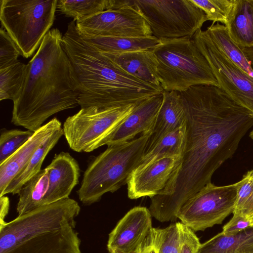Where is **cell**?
Masks as SVG:
<instances>
[{
    "label": "cell",
    "instance_id": "obj_2",
    "mask_svg": "<svg viewBox=\"0 0 253 253\" xmlns=\"http://www.w3.org/2000/svg\"><path fill=\"white\" fill-rule=\"evenodd\" d=\"M62 38L59 29H50L27 64L23 86L13 101L14 125L35 132L52 115L79 105Z\"/></svg>",
    "mask_w": 253,
    "mask_h": 253
},
{
    "label": "cell",
    "instance_id": "obj_23",
    "mask_svg": "<svg viewBox=\"0 0 253 253\" xmlns=\"http://www.w3.org/2000/svg\"><path fill=\"white\" fill-rule=\"evenodd\" d=\"M197 253H253V226L229 235L220 232L201 244Z\"/></svg>",
    "mask_w": 253,
    "mask_h": 253
},
{
    "label": "cell",
    "instance_id": "obj_35",
    "mask_svg": "<svg viewBox=\"0 0 253 253\" xmlns=\"http://www.w3.org/2000/svg\"><path fill=\"white\" fill-rule=\"evenodd\" d=\"M233 214L231 219L223 227L221 232L224 235L233 234L253 226V219Z\"/></svg>",
    "mask_w": 253,
    "mask_h": 253
},
{
    "label": "cell",
    "instance_id": "obj_11",
    "mask_svg": "<svg viewBox=\"0 0 253 253\" xmlns=\"http://www.w3.org/2000/svg\"><path fill=\"white\" fill-rule=\"evenodd\" d=\"M192 39L208 61L219 87L253 113V78L220 51L206 30H200Z\"/></svg>",
    "mask_w": 253,
    "mask_h": 253
},
{
    "label": "cell",
    "instance_id": "obj_27",
    "mask_svg": "<svg viewBox=\"0 0 253 253\" xmlns=\"http://www.w3.org/2000/svg\"><path fill=\"white\" fill-rule=\"evenodd\" d=\"M27 66L18 60L4 68L0 69V100L13 101L20 93L24 85Z\"/></svg>",
    "mask_w": 253,
    "mask_h": 253
},
{
    "label": "cell",
    "instance_id": "obj_6",
    "mask_svg": "<svg viewBox=\"0 0 253 253\" xmlns=\"http://www.w3.org/2000/svg\"><path fill=\"white\" fill-rule=\"evenodd\" d=\"M151 50L164 91L182 92L198 85L219 87L208 61L192 39H160Z\"/></svg>",
    "mask_w": 253,
    "mask_h": 253
},
{
    "label": "cell",
    "instance_id": "obj_12",
    "mask_svg": "<svg viewBox=\"0 0 253 253\" xmlns=\"http://www.w3.org/2000/svg\"><path fill=\"white\" fill-rule=\"evenodd\" d=\"M132 5L108 9L76 21L82 35L141 37L152 36L150 27Z\"/></svg>",
    "mask_w": 253,
    "mask_h": 253
},
{
    "label": "cell",
    "instance_id": "obj_4",
    "mask_svg": "<svg viewBox=\"0 0 253 253\" xmlns=\"http://www.w3.org/2000/svg\"><path fill=\"white\" fill-rule=\"evenodd\" d=\"M81 207L68 198L0 225V253H83L75 230Z\"/></svg>",
    "mask_w": 253,
    "mask_h": 253
},
{
    "label": "cell",
    "instance_id": "obj_22",
    "mask_svg": "<svg viewBox=\"0 0 253 253\" xmlns=\"http://www.w3.org/2000/svg\"><path fill=\"white\" fill-rule=\"evenodd\" d=\"M63 135L61 124L58 126L38 147L26 167L10 182L1 196L7 194H17L22 187L42 169V165L46 156Z\"/></svg>",
    "mask_w": 253,
    "mask_h": 253
},
{
    "label": "cell",
    "instance_id": "obj_32",
    "mask_svg": "<svg viewBox=\"0 0 253 253\" xmlns=\"http://www.w3.org/2000/svg\"><path fill=\"white\" fill-rule=\"evenodd\" d=\"M34 133L29 130L3 129L0 136V164L26 143Z\"/></svg>",
    "mask_w": 253,
    "mask_h": 253
},
{
    "label": "cell",
    "instance_id": "obj_30",
    "mask_svg": "<svg viewBox=\"0 0 253 253\" xmlns=\"http://www.w3.org/2000/svg\"><path fill=\"white\" fill-rule=\"evenodd\" d=\"M237 182V196L233 214L253 219V169Z\"/></svg>",
    "mask_w": 253,
    "mask_h": 253
},
{
    "label": "cell",
    "instance_id": "obj_19",
    "mask_svg": "<svg viewBox=\"0 0 253 253\" xmlns=\"http://www.w3.org/2000/svg\"><path fill=\"white\" fill-rule=\"evenodd\" d=\"M102 53L132 77L147 84L161 87L156 73V59L151 49L123 53Z\"/></svg>",
    "mask_w": 253,
    "mask_h": 253
},
{
    "label": "cell",
    "instance_id": "obj_21",
    "mask_svg": "<svg viewBox=\"0 0 253 253\" xmlns=\"http://www.w3.org/2000/svg\"><path fill=\"white\" fill-rule=\"evenodd\" d=\"M81 36L101 52L110 53L149 50L160 42V40L153 36L141 37Z\"/></svg>",
    "mask_w": 253,
    "mask_h": 253
},
{
    "label": "cell",
    "instance_id": "obj_16",
    "mask_svg": "<svg viewBox=\"0 0 253 253\" xmlns=\"http://www.w3.org/2000/svg\"><path fill=\"white\" fill-rule=\"evenodd\" d=\"M46 168L49 172V187L43 206L69 198L81 175L78 162L68 152L55 154Z\"/></svg>",
    "mask_w": 253,
    "mask_h": 253
},
{
    "label": "cell",
    "instance_id": "obj_8",
    "mask_svg": "<svg viewBox=\"0 0 253 253\" xmlns=\"http://www.w3.org/2000/svg\"><path fill=\"white\" fill-rule=\"evenodd\" d=\"M133 6L158 39H192L208 21L191 0H133Z\"/></svg>",
    "mask_w": 253,
    "mask_h": 253
},
{
    "label": "cell",
    "instance_id": "obj_14",
    "mask_svg": "<svg viewBox=\"0 0 253 253\" xmlns=\"http://www.w3.org/2000/svg\"><path fill=\"white\" fill-rule=\"evenodd\" d=\"M149 209L135 207L117 223L109 234L107 248L109 253H135L152 229Z\"/></svg>",
    "mask_w": 253,
    "mask_h": 253
},
{
    "label": "cell",
    "instance_id": "obj_36",
    "mask_svg": "<svg viewBox=\"0 0 253 253\" xmlns=\"http://www.w3.org/2000/svg\"><path fill=\"white\" fill-rule=\"evenodd\" d=\"M151 231L139 246L135 253H158L153 243Z\"/></svg>",
    "mask_w": 253,
    "mask_h": 253
},
{
    "label": "cell",
    "instance_id": "obj_15",
    "mask_svg": "<svg viewBox=\"0 0 253 253\" xmlns=\"http://www.w3.org/2000/svg\"><path fill=\"white\" fill-rule=\"evenodd\" d=\"M163 99V92L136 104L131 112L101 142L100 147L130 140L152 131Z\"/></svg>",
    "mask_w": 253,
    "mask_h": 253
},
{
    "label": "cell",
    "instance_id": "obj_25",
    "mask_svg": "<svg viewBox=\"0 0 253 253\" xmlns=\"http://www.w3.org/2000/svg\"><path fill=\"white\" fill-rule=\"evenodd\" d=\"M206 31L220 51L245 73L253 78V68L241 47L231 38L225 25L219 23L212 24Z\"/></svg>",
    "mask_w": 253,
    "mask_h": 253
},
{
    "label": "cell",
    "instance_id": "obj_20",
    "mask_svg": "<svg viewBox=\"0 0 253 253\" xmlns=\"http://www.w3.org/2000/svg\"><path fill=\"white\" fill-rule=\"evenodd\" d=\"M225 26L232 39L240 47H253V0H236Z\"/></svg>",
    "mask_w": 253,
    "mask_h": 253
},
{
    "label": "cell",
    "instance_id": "obj_7",
    "mask_svg": "<svg viewBox=\"0 0 253 253\" xmlns=\"http://www.w3.org/2000/svg\"><path fill=\"white\" fill-rule=\"evenodd\" d=\"M57 0H0L1 27L22 56L31 57L39 48L55 18Z\"/></svg>",
    "mask_w": 253,
    "mask_h": 253
},
{
    "label": "cell",
    "instance_id": "obj_18",
    "mask_svg": "<svg viewBox=\"0 0 253 253\" xmlns=\"http://www.w3.org/2000/svg\"><path fill=\"white\" fill-rule=\"evenodd\" d=\"M163 95V102L145 153L167 134L186 123V107L179 92L164 90Z\"/></svg>",
    "mask_w": 253,
    "mask_h": 253
},
{
    "label": "cell",
    "instance_id": "obj_9",
    "mask_svg": "<svg viewBox=\"0 0 253 253\" xmlns=\"http://www.w3.org/2000/svg\"><path fill=\"white\" fill-rule=\"evenodd\" d=\"M135 105L104 109L82 108L63 124L64 135L69 147L77 152H90L100 147L102 141L131 112Z\"/></svg>",
    "mask_w": 253,
    "mask_h": 253
},
{
    "label": "cell",
    "instance_id": "obj_24",
    "mask_svg": "<svg viewBox=\"0 0 253 253\" xmlns=\"http://www.w3.org/2000/svg\"><path fill=\"white\" fill-rule=\"evenodd\" d=\"M48 187L49 172L45 168L30 178L19 191L16 207L18 215L43 206Z\"/></svg>",
    "mask_w": 253,
    "mask_h": 253
},
{
    "label": "cell",
    "instance_id": "obj_10",
    "mask_svg": "<svg viewBox=\"0 0 253 253\" xmlns=\"http://www.w3.org/2000/svg\"><path fill=\"white\" fill-rule=\"evenodd\" d=\"M238 182L225 186L208 184L181 207L177 218L194 232L220 224L233 213Z\"/></svg>",
    "mask_w": 253,
    "mask_h": 253
},
{
    "label": "cell",
    "instance_id": "obj_31",
    "mask_svg": "<svg viewBox=\"0 0 253 253\" xmlns=\"http://www.w3.org/2000/svg\"><path fill=\"white\" fill-rule=\"evenodd\" d=\"M205 13L207 20L212 24L221 23L225 25L232 14L236 0H191Z\"/></svg>",
    "mask_w": 253,
    "mask_h": 253
},
{
    "label": "cell",
    "instance_id": "obj_29",
    "mask_svg": "<svg viewBox=\"0 0 253 253\" xmlns=\"http://www.w3.org/2000/svg\"><path fill=\"white\" fill-rule=\"evenodd\" d=\"M153 245L158 253H179L180 235L178 222L165 228H152Z\"/></svg>",
    "mask_w": 253,
    "mask_h": 253
},
{
    "label": "cell",
    "instance_id": "obj_34",
    "mask_svg": "<svg viewBox=\"0 0 253 253\" xmlns=\"http://www.w3.org/2000/svg\"><path fill=\"white\" fill-rule=\"evenodd\" d=\"M180 235L179 253H197L201 243L191 228L182 222H178Z\"/></svg>",
    "mask_w": 253,
    "mask_h": 253
},
{
    "label": "cell",
    "instance_id": "obj_26",
    "mask_svg": "<svg viewBox=\"0 0 253 253\" xmlns=\"http://www.w3.org/2000/svg\"><path fill=\"white\" fill-rule=\"evenodd\" d=\"M186 128L185 124L162 138L143 154L137 168L166 157H182L186 144Z\"/></svg>",
    "mask_w": 253,
    "mask_h": 253
},
{
    "label": "cell",
    "instance_id": "obj_28",
    "mask_svg": "<svg viewBox=\"0 0 253 253\" xmlns=\"http://www.w3.org/2000/svg\"><path fill=\"white\" fill-rule=\"evenodd\" d=\"M113 4V0H57V8L76 21L111 9Z\"/></svg>",
    "mask_w": 253,
    "mask_h": 253
},
{
    "label": "cell",
    "instance_id": "obj_3",
    "mask_svg": "<svg viewBox=\"0 0 253 253\" xmlns=\"http://www.w3.org/2000/svg\"><path fill=\"white\" fill-rule=\"evenodd\" d=\"M62 42L81 108L136 104L164 91L161 87L141 81L116 66L83 39L74 20L68 24Z\"/></svg>",
    "mask_w": 253,
    "mask_h": 253
},
{
    "label": "cell",
    "instance_id": "obj_13",
    "mask_svg": "<svg viewBox=\"0 0 253 253\" xmlns=\"http://www.w3.org/2000/svg\"><path fill=\"white\" fill-rule=\"evenodd\" d=\"M182 159L181 156L166 157L136 168L127 180L128 197L151 198L160 195L178 171Z\"/></svg>",
    "mask_w": 253,
    "mask_h": 253
},
{
    "label": "cell",
    "instance_id": "obj_38",
    "mask_svg": "<svg viewBox=\"0 0 253 253\" xmlns=\"http://www.w3.org/2000/svg\"><path fill=\"white\" fill-rule=\"evenodd\" d=\"M241 48L253 68V47ZM250 136L253 140V129L251 131Z\"/></svg>",
    "mask_w": 253,
    "mask_h": 253
},
{
    "label": "cell",
    "instance_id": "obj_37",
    "mask_svg": "<svg viewBox=\"0 0 253 253\" xmlns=\"http://www.w3.org/2000/svg\"><path fill=\"white\" fill-rule=\"evenodd\" d=\"M10 202L9 198L6 196L0 197V225L5 222V218L7 215L9 209Z\"/></svg>",
    "mask_w": 253,
    "mask_h": 253
},
{
    "label": "cell",
    "instance_id": "obj_5",
    "mask_svg": "<svg viewBox=\"0 0 253 253\" xmlns=\"http://www.w3.org/2000/svg\"><path fill=\"white\" fill-rule=\"evenodd\" d=\"M152 131L124 142L107 146L92 158L84 172L77 194L80 201L89 206L126 184L146 149Z\"/></svg>",
    "mask_w": 253,
    "mask_h": 253
},
{
    "label": "cell",
    "instance_id": "obj_17",
    "mask_svg": "<svg viewBox=\"0 0 253 253\" xmlns=\"http://www.w3.org/2000/svg\"><path fill=\"white\" fill-rule=\"evenodd\" d=\"M60 125L61 122L53 118L34 132L26 143L0 164V196L24 169L38 147Z\"/></svg>",
    "mask_w": 253,
    "mask_h": 253
},
{
    "label": "cell",
    "instance_id": "obj_1",
    "mask_svg": "<svg viewBox=\"0 0 253 253\" xmlns=\"http://www.w3.org/2000/svg\"><path fill=\"white\" fill-rule=\"evenodd\" d=\"M178 92L186 110L182 163L162 193L150 198L151 211L164 222L177 219L183 205L211 182L253 126V113L219 87L198 85Z\"/></svg>",
    "mask_w": 253,
    "mask_h": 253
},
{
    "label": "cell",
    "instance_id": "obj_33",
    "mask_svg": "<svg viewBox=\"0 0 253 253\" xmlns=\"http://www.w3.org/2000/svg\"><path fill=\"white\" fill-rule=\"evenodd\" d=\"M22 54L19 48L6 31L0 30V69L10 65L18 60Z\"/></svg>",
    "mask_w": 253,
    "mask_h": 253
}]
</instances>
